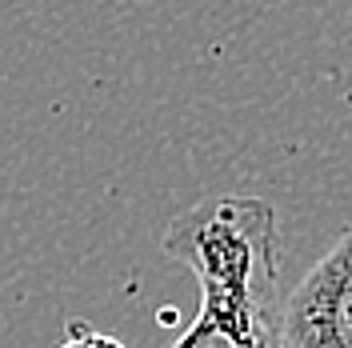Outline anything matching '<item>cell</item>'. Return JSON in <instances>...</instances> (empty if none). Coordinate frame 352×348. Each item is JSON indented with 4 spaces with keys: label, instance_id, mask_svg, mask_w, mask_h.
Masks as SVG:
<instances>
[{
    "label": "cell",
    "instance_id": "obj_2",
    "mask_svg": "<svg viewBox=\"0 0 352 348\" xmlns=\"http://www.w3.org/2000/svg\"><path fill=\"white\" fill-rule=\"evenodd\" d=\"M285 348H352V228L308 268L280 305Z\"/></svg>",
    "mask_w": 352,
    "mask_h": 348
},
{
    "label": "cell",
    "instance_id": "obj_1",
    "mask_svg": "<svg viewBox=\"0 0 352 348\" xmlns=\"http://www.w3.org/2000/svg\"><path fill=\"white\" fill-rule=\"evenodd\" d=\"M160 248L200 284L197 320L173 348H285L280 224L268 200L208 196L168 224Z\"/></svg>",
    "mask_w": 352,
    "mask_h": 348
},
{
    "label": "cell",
    "instance_id": "obj_3",
    "mask_svg": "<svg viewBox=\"0 0 352 348\" xmlns=\"http://www.w3.org/2000/svg\"><path fill=\"white\" fill-rule=\"evenodd\" d=\"M56 348H132V345H124V340L112 336V332H96V328L85 325V320H72V325H68V336Z\"/></svg>",
    "mask_w": 352,
    "mask_h": 348
}]
</instances>
